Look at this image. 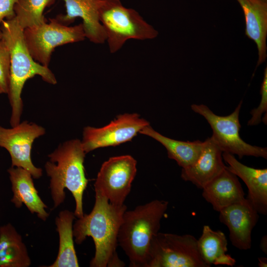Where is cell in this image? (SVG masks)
<instances>
[{"label":"cell","mask_w":267,"mask_h":267,"mask_svg":"<svg viewBox=\"0 0 267 267\" xmlns=\"http://www.w3.org/2000/svg\"><path fill=\"white\" fill-rule=\"evenodd\" d=\"M150 123L137 113L119 115L101 128L85 127L81 140L87 153L99 148L117 146L131 140Z\"/></svg>","instance_id":"cell-10"},{"label":"cell","mask_w":267,"mask_h":267,"mask_svg":"<svg viewBox=\"0 0 267 267\" xmlns=\"http://www.w3.org/2000/svg\"><path fill=\"white\" fill-rule=\"evenodd\" d=\"M146 267H209L201 257L194 236L159 232L151 241Z\"/></svg>","instance_id":"cell-6"},{"label":"cell","mask_w":267,"mask_h":267,"mask_svg":"<svg viewBox=\"0 0 267 267\" xmlns=\"http://www.w3.org/2000/svg\"><path fill=\"white\" fill-rule=\"evenodd\" d=\"M2 39V33L1 31L0 30V41Z\"/></svg>","instance_id":"cell-29"},{"label":"cell","mask_w":267,"mask_h":267,"mask_svg":"<svg viewBox=\"0 0 267 267\" xmlns=\"http://www.w3.org/2000/svg\"><path fill=\"white\" fill-rule=\"evenodd\" d=\"M74 213L68 210L59 212L55 219L59 235V249L57 257L49 267H78L79 264L74 247L73 231Z\"/></svg>","instance_id":"cell-22"},{"label":"cell","mask_w":267,"mask_h":267,"mask_svg":"<svg viewBox=\"0 0 267 267\" xmlns=\"http://www.w3.org/2000/svg\"><path fill=\"white\" fill-rule=\"evenodd\" d=\"M168 204L165 200H154L124 213L118 244L127 256L130 267H146L151 241L159 232Z\"/></svg>","instance_id":"cell-4"},{"label":"cell","mask_w":267,"mask_h":267,"mask_svg":"<svg viewBox=\"0 0 267 267\" xmlns=\"http://www.w3.org/2000/svg\"><path fill=\"white\" fill-rule=\"evenodd\" d=\"M7 172L13 192L11 202L17 208L24 204L31 214H36L39 219L45 221L49 215L45 210L47 207L39 195L30 173L22 168L12 166Z\"/></svg>","instance_id":"cell-17"},{"label":"cell","mask_w":267,"mask_h":267,"mask_svg":"<svg viewBox=\"0 0 267 267\" xmlns=\"http://www.w3.org/2000/svg\"><path fill=\"white\" fill-rule=\"evenodd\" d=\"M10 81V55L8 48L0 41V94H7Z\"/></svg>","instance_id":"cell-25"},{"label":"cell","mask_w":267,"mask_h":267,"mask_svg":"<svg viewBox=\"0 0 267 267\" xmlns=\"http://www.w3.org/2000/svg\"><path fill=\"white\" fill-rule=\"evenodd\" d=\"M54 0H17L14 7L15 18L23 29L45 22L43 12Z\"/></svg>","instance_id":"cell-23"},{"label":"cell","mask_w":267,"mask_h":267,"mask_svg":"<svg viewBox=\"0 0 267 267\" xmlns=\"http://www.w3.org/2000/svg\"><path fill=\"white\" fill-rule=\"evenodd\" d=\"M17 0H0V27L2 22L15 16L14 7Z\"/></svg>","instance_id":"cell-26"},{"label":"cell","mask_w":267,"mask_h":267,"mask_svg":"<svg viewBox=\"0 0 267 267\" xmlns=\"http://www.w3.org/2000/svg\"><path fill=\"white\" fill-rule=\"evenodd\" d=\"M39 25L24 29V38L34 59L48 67L54 48L69 43L83 41L86 38L82 23L68 26L50 19Z\"/></svg>","instance_id":"cell-8"},{"label":"cell","mask_w":267,"mask_h":267,"mask_svg":"<svg viewBox=\"0 0 267 267\" xmlns=\"http://www.w3.org/2000/svg\"><path fill=\"white\" fill-rule=\"evenodd\" d=\"M197 245L201 257L209 267L212 265L232 267L236 263L235 259L227 253V240L221 230H214L205 225Z\"/></svg>","instance_id":"cell-21"},{"label":"cell","mask_w":267,"mask_h":267,"mask_svg":"<svg viewBox=\"0 0 267 267\" xmlns=\"http://www.w3.org/2000/svg\"><path fill=\"white\" fill-rule=\"evenodd\" d=\"M66 7V14L55 18L67 25L76 18L82 19L86 38L90 42L101 44L106 42V35L99 19V0H62Z\"/></svg>","instance_id":"cell-15"},{"label":"cell","mask_w":267,"mask_h":267,"mask_svg":"<svg viewBox=\"0 0 267 267\" xmlns=\"http://www.w3.org/2000/svg\"><path fill=\"white\" fill-rule=\"evenodd\" d=\"M98 14L111 53L119 50L129 40H151L158 35L137 11L125 7L120 0H99Z\"/></svg>","instance_id":"cell-5"},{"label":"cell","mask_w":267,"mask_h":267,"mask_svg":"<svg viewBox=\"0 0 267 267\" xmlns=\"http://www.w3.org/2000/svg\"><path fill=\"white\" fill-rule=\"evenodd\" d=\"M261 99L258 107L253 109L250 112L252 116L248 121V126H256L260 124L263 120L265 124L267 125V67L264 70V78L261 87Z\"/></svg>","instance_id":"cell-24"},{"label":"cell","mask_w":267,"mask_h":267,"mask_svg":"<svg viewBox=\"0 0 267 267\" xmlns=\"http://www.w3.org/2000/svg\"><path fill=\"white\" fill-rule=\"evenodd\" d=\"M2 40L6 44L10 55V81L7 93L11 107L10 124L14 127L20 122L23 111L21 93L26 82L36 75L52 85L56 78L48 68L36 61L25 43L24 29L13 17L3 20L0 25Z\"/></svg>","instance_id":"cell-2"},{"label":"cell","mask_w":267,"mask_h":267,"mask_svg":"<svg viewBox=\"0 0 267 267\" xmlns=\"http://www.w3.org/2000/svg\"><path fill=\"white\" fill-rule=\"evenodd\" d=\"M259 264L258 265L260 267H267V258L266 257H259L258 258Z\"/></svg>","instance_id":"cell-28"},{"label":"cell","mask_w":267,"mask_h":267,"mask_svg":"<svg viewBox=\"0 0 267 267\" xmlns=\"http://www.w3.org/2000/svg\"><path fill=\"white\" fill-rule=\"evenodd\" d=\"M139 133L149 136L162 144L167 151L168 157L176 161L182 169L196 161L203 147V141L199 140L184 141L172 139L156 131L150 124Z\"/></svg>","instance_id":"cell-20"},{"label":"cell","mask_w":267,"mask_h":267,"mask_svg":"<svg viewBox=\"0 0 267 267\" xmlns=\"http://www.w3.org/2000/svg\"><path fill=\"white\" fill-rule=\"evenodd\" d=\"M222 153L212 137L207 138L196 161L181 169V178L202 189L225 168Z\"/></svg>","instance_id":"cell-13"},{"label":"cell","mask_w":267,"mask_h":267,"mask_svg":"<svg viewBox=\"0 0 267 267\" xmlns=\"http://www.w3.org/2000/svg\"><path fill=\"white\" fill-rule=\"evenodd\" d=\"M219 213L220 222L228 228L232 245L241 250L250 249L252 232L259 217L250 201L245 198L240 202L224 208Z\"/></svg>","instance_id":"cell-12"},{"label":"cell","mask_w":267,"mask_h":267,"mask_svg":"<svg viewBox=\"0 0 267 267\" xmlns=\"http://www.w3.org/2000/svg\"><path fill=\"white\" fill-rule=\"evenodd\" d=\"M136 160L130 155L109 158L101 165L95 179V192H98L109 202L122 205L129 194L135 177Z\"/></svg>","instance_id":"cell-9"},{"label":"cell","mask_w":267,"mask_h":267,"mask_svg":"<svg viewBox=\"0 0 267 267\" xmlns=\"http://www.w3.org/2000/svg\"><path fill=\"white\" fill-rule=\"evenodd\" d=\"M242 103L241 101L233 112L224 116L216 115L204 104H193L191 108L207 120L212 129V137L222 152L237 155L239 159L244 156H252L266 159V147L249 144L240 136L239 116Z\"/></svg>","instance_id":"cell-7"},{"label":"cell","mask_w":267,"mask_h":267,"mask_svg":"<svg viewBox=\"0 0 267 267\" xmlns=\"http://www.w3.org/2000/svg\"><path fill=\"white\" fill-rule=\"evenodd\" d=\"M260 249L266 254H267V235L263 236L260 243Z\"/></svg>","instance_id":"cell-27"},{"label":"cell","mask_w":267,"mask_h":267,"mask_svg":"<svg viewBox=\"0 0 267 267\" xmlns=\"http://www.w3.org/2000/svg\"><path fill=\"white\" fill-rule=\"evenodd\" d=\"M202 189L204 199L211 204L214 210L219 212L245 198L238 177L227 166Z\"/></svg>","instance_id":"cell-16"},{"label":"cell","mask_w":267,"mask_h":267,"mask_svg":"<svg viewBox=\"0 0 267 267\" xmlns=\"http://www.w3.org/2000/svg\"><path fill=\"white\" fill-rule=\"evenodd\" d=\"M31 260L21 235L8 223L0 226V267H29Z\"/></svg>","instance_id":"cell-19"},{"label":"cell","mask_w":267,"mask_h":267,"mask_svg":"<svg viewBox=\"0 0 267 267\" xmlns=\"http://www.w3.org/2000/svg\"><path fill=\"white\" fill-rule=\"evenodd\" d=\"M95 203L89 214H84L73 224L74 241L82 244L91 237L95 245V254L89 263L91 267H121L124 263L116 252L118 235L127 206L115 205L98 192Z\"/></svg>","instance_id":"cell-1"},{"label":"cell","mask_w":267,"mask_h":267,"mask_svg":"<svg viewBox=\"0 0 267 267\" xmlns=\"http://www.w3.org/2000/svg\"><path fill=\"white\" fill-rule=\"evenodd\" d=\"M85 152L79 139L64 142L48 156L44 168L50 177L49 188L53 207L60 206L65 199L64 189L72 193L75 201V216H83V198L89 180L87 178L84 162Z\"/></svg>","instance_id":"cell-3"},{"label":"cell","mask_w":267,"mask_h":267,"mask_svg":"<svg viewBox=\"0 0 267 267\" xmlns=\"http://www.w3.org/2000/svg\"><path fill=\"white\" fill-rule=\"evenodd\" d=\"M242 8L245 22V35L256 44L257 67L267 57V0H236Z\"/></svg>","instance_id":"cell-18"},{"label":"cell","mask_w":267,"mask_h":267,"mask_svg":"<svg viewBox=\"0 0 267 267\" xmlns=\"http://www.w3.org/2000/svg\"><path fill=\"white\" fill-rule=\"evenodd\" d=\"M227 169L240 178L248 188L246 198L259 214H267V169H256L238 161L234 155L222 152Z\"/></svg>","instance_id":"cell-14"},{"label":"cell","mask_w":267,"mask_h":267,"mask_svg":"<svg viewBox=\"0 0 267 267\" xmlns=\"http://www.w3.org/2000/svg\"><path fill=\"white\" fill-rule=\"evenodd\" d=\"M45 133L43 127L26 121L11 128L0 126V147L8 152L12 167L28 171L34 178L42 176V169L36 167L32 163L31 150L34 140Z\"/></svg>","instance_id":"cell-11"}]
</instances>
